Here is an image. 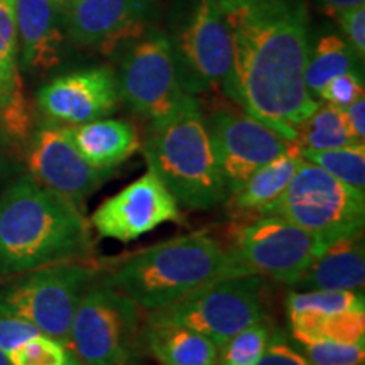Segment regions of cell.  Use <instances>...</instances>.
Segmentation results:
<instances>
[{"label":"cell","mask_w":365,"mask_h":365,"mask_svg":"<svg viewBox=\"0 0 365 365\" xmlns=\"http://www.w3.org/2000/svg\"><path fill=\"white\" fill-rule=\"evenodd\" d=\"M227 27L242 110L289 143L317 110L304 85L309 16L303 0H215Z\"/></svg>","instance_id":"6da1fadb"},{"label":"cell","mask_w":365,"mask_h":365,"mask_svg":"<svg viewBox=\"0 0 365 365\" xmlns=\"http://www.w3.org/2000/svg\"><path fill=\"white\" fill-rule=\"evenodd\" d=\"M93 254L91 225L66 196L22 175L0 193V281Z\"/></svg>","instance_id":"7a4b0ae2"},{"label":"cell","mask_w":365,"mask_h":365,"mask_svg":"<svg viewBox=\"0 0 365 365\" xmlns=\"http://www.w3.org/2000/svg\"><path fill=\"white\" fill-rule=\"evenodd\" d=\"M249 274L210 232L188 235L137 250L112 269L102 282L148 312L166 308L200 287Z\"/></svg>","instance_id":"3957f363"},{"label":"cell","mask_w":365,"mask_h":365,"mask_svg":"<svg viewBox=\"0 0 365 365\" xmlns=\"http://www.w3.org/2000/svg\"><path fill=\"white\" fill-rule=\"evenodd\" d=\"M143 149L148 170L163 181L182 208L207 212L223 203L212 139L193 95L175 117L154 127Z\"/></svg>","instance_id":"277c9868"},{"label":"cell","mask_w":365,"mask_h":365,"mask_svg":"<svg viewBox=\"0 0 365 365\" xmlns=\"http://www.w3.org/2000/svg\"><path fill=\"white\" fill-rule=\"evenodd\" d=\"M178 80L190 95L218 91L239 105L234 58L215 0H190L168 36Z\"/></svg>","instance_id":"5b68a950"},{"label":"cell","mask_w":365,"mask_h":365,"mask_svg":"<svg viewBox=\"0 0 365 365\" xmlns=\"http://www.w3.org/2000/svg\"><path fill=\"white\" fill-rule=\"evenodd\" d=\"M100 276L88 262H65L16 276L0 287V313L27 319L46 336L70 346L81 296Z\"/></svg>","instance_id":"8992f818"},{"label":"cell","mask_w":365,"mask_h":365,"mask_svg":"<svg viewBox=\"0 0 365 365\" xmlns=\"http://www.w3.org/2000/svg\"><path fill=\"white\" fill-rule=\"evenodd\" d=\"M262 215L279 217L333 244L364 230L365 193L303 159L284 193Z\"/></svg>","instance_id":"52a82bcc"},{"label":"cell","mask_w":365,"mask_h":365,"mask_svg":"<svg viewBox=\"0 0 365 365\" xmlns=\"http://www.w3.org/2000/svg\"><path fill=\"white\" fill-rule=\"evenodd\" d=\"M266 279L254 274L232 276L149 312L148 323H173L208 336L222 349L235 333L266 317Z\"/></svg>","instance_id":"ba28073f"},{"label":"cell","mask_w":365,"mask_h":365,"mask_svg":"<svg viewBox=\"0 0 365 365\" xmlns=\"http://www.w3.org/2000/svg\"><path fill=\"white\" fill-rule=\"evenodd\" d=\"M228 250L249 274L293 286L330 242L276 215L234 220Z\"/></svg>","instance_id":"9c48e42d"},{"label":"cell","mask_w":365,"mask_h":365,"mask_svg":"<svg viewBox=\"0 0 365 365\" xmlns=\"http://www.w3.org/2000/svg\"><path fill=\"white\" fill-rule=\"evenodd\" d=\"M140 327L139 307L110 286L91 284L70 328V346L83 365H124Z\"/></svg>","instance_id":"30bf717a"},{"label":"cell","mask_w":365,"mask_h":365,"mask_svg":"<svg viewBox=\"0 0 365 365\" xmlns=\"http://www.w3.org/2000/svg\"><path fill=\"white\" fill-rule=\"evenodd\" d=\"M120 98L154 127L175 117L191 95L178 80L168 34L150 29L125 54L118 76Z\"/></svg>","instance_id":"8fae6325"},{"label":"cell","mask_w":365,"mask_h":365,"mask_svg":"<svg viewBox=\"0 0 365 365\" xmlns=\"http://www.w3.org/2000/svg\"><path fill=\"white\" fill-rule=\"evenodd\" d=\"M205 124L212 139L225 200L259 168L294 144L244 110H217Z\"/></svg>","instance_id":"7c38bea8"},{"label":"cell","mask_w":365,"mask_h":365,"mask_svg":"<svg viewBox=\"0 0 365 365\" xmlns=\"http://www.w3.org/2000/svg\"><path fill=\"white\" fill-rule=\"evenodd\" d=\"M27 170L39 185L66 196L83 208L86 200L113 175L98 170L83 158L73 140L70 125H44L31 137Z\"/></svg>","instance_id":"4fadbf2b"},{"label":"cell","mask_w":365,"mask_h":365,"mask_svg":"<svg viewBox=\"0 0 365 365\" xmlns=\"http://www.w3.org/2000/svg\"><path fill=\"white\" fill-rule=\"evenodd\" d=\"M170 222H181L180 205L150 170L105 200L90 217V225L98 237L122 244L134 242Z\"/></svg>","instance_id":"5bb4252c"},{"label":"cell","mask_w":365,"mask_h":365,"mask_svg":"<svg viewBox=\"0 0 365 365\" xmlns=\"http://www.w3.org/2000/svg\"><path fill=\"white\" fill-rule=\"evenodd\" d=\"M156 17L150 0H76L63 11L73 44L110 54L125 41L139 39Z\"/></svg>","instance_id":"9a60e30c"},{"label":"cell","mask_w":365,"mask_h":365,"mask_svg":"<svg viewBox=\"0 0 365 365\" xmlns=\"http://www.w3.org/2000/svg\"><path fill=\"white\" fill-rule=\"evenodd\" d=\"M120 100L118 76L105 66L58 76L38 91L41 110L66 125H81L112 115Z\"/></svg>","instance_id":"2e32d148"},{"label":"cell","mask_w":365,"mask_h":365,"mask_svg":"<svg viewBox=\"0 0 365 365\" xmlns=\"http://www.w3.org/2000/svg\"><path fill=\"white\" fill-rule=\"evenodd\" d=\"M14 12L22 68L29 73L51 71L63 59V11L54 0H16Z\"/></svg>","instance_id":"e0dca14e"},{"label":"cell","mask_w":365,"mask_h":365,"mask_svg":"<svg viewBox=\"0 0 365 365\" xmlns=\"http://www.w3.org/2000/svg\"><path fill=\"white\" fill-rule=\"evenodd\" d=\"M16 0H0V130L12 140H26L31 132V112L24 95L16 31Z\"/></svg>","instance_id":"ac0fdd59"},{"label":"cell","mask_w":365,"mask_h":365,"mask_svg":"<svg viewBox=\"0 0 365 365\" xmlns=\"http://www.w3.org/2000/svg\"><path fill=\"white\" fill-rule=\"evenodd\" d=\"M365 284L364 234L335 240L299 276L293 287L299 291H362Z\"/></svg>","instance_id":"d6986e66"},{"label":"cell","mask_w":365,"mask_h":365,"mask_svg":"<svg viewBox=\"0 0 365 365\" xmlns=\"http://www.w3.org/2000/svg\"><path fill=\"white\" fill-rule=\"evenodd\" d=\"M301 161L303 156L299 148L293 144L281 156L259 168L235 193L223 202L228 215L234 220L262 215L284 193Z\"/></svg>","instance_id":"ffe728a7"},{"label":"cell","mask_w":365,"mask_h":365,"mask_svg":"<svg viewBox=\"0 0 365 365\" xmlns=\"http://www.w3.org/2000/svg\"><path fill=\"white\" fill-rule=\"evenodd\" d=\"M76 148L91 166L115 170L140 149L135 127L120 118H98L81 125H70Z\"/></svg>","instance_id":"44dd1931"},{"label":"cell","mask_w":365,"mask_h":365,"mask_svg":"<svg viewBox=\"0 0 365 365\" xmlns=\"http://www.w3.org/2000/svg\"><path fill=\"white\" fill-rule=\"evenodd\" d=\"M144 340L161 365H218V346L188 327L148 323Z\"/></svg>","instance_id":"7402d4cb"},{"label":"cell","mask_w":365,"mask_h":365,"mask_svg":"<svg viewBox=\"0 0 365 365\" xmlns=\"http://www.w3.org/2000/svg\"><path fill=\"white\" fill-rule=\"evenodd\" d=\"M350 309L365 312L362 291H291L286 298L293 340L308 339L319 319Z\"/></svg>","instance_id":"603a6c76"},{"label":"cell","mask_w":365,"mask_h":365,"mask_svg":"<svg viewBox=\"0 0 365 365\" xmlns=\"http://www.w3.org/2000/svg\"><path fill=\"white\" fill-rule=\"evenodd\" d=\"M359 59L357 53L344 38L336 34L322 36L314 48L309 49L304 70V85L309 95L318 98L319 91L333 78L344 73H359Z\"/></svg>","instance_id":"cb8c5ba5"},{"label":"cell","mask_w":365,"mask_h":365,"mask_svg":"<svg viewBox=\"0 0 365 365\" xmlns=\"http://www.w3.org/2000/svg\"><path fill=\"white\" fill-rule=\"evenodd\" d=\"M294 144L299 149H339L362 144L350 132L345 112L335 105L319 102L318 108L296 129Z\"/></svg>","instance_id":"d4e9b609"},{"label":"cell","mask_w":365,"mask_h":365,"mask_svg":"<svg viewBox=\"0 0 365 365\" xmlns=\"http://www.w3.org/2000/svg\"><path fill=\"white\" fill-rule=\"evenodd\" d=\"M301 156L307 161L330 173L336 180L355 190L365 191V145H349L339 149H299Z\"/></svg>","instance_id":"484cf974"},{"label":"cell","mask_w":365,"mask_h":365,"mask_svg":"<svg viewBox=\"0 0 365 365\" xmlns=\"http://www.w3.org/2000/svg\"><path fill=\"white\" fill-rule=\"evenodd\" d=\"M274 328L264 317L244 330L235 333L222 349H218L220 365H257L266 352Z\"/></svg>","instance_id":"4316f807"},{"label":"cell","mask_w":365,"mask_h":365,"mask_svg":"<svg viewBox=\"0 0 365 365\" xmlns=\"http://www.w3.org/2000/svg\"><path fill=\"white\" fill-rule=\"evenodd\" d=\"M7 357L12 365H83L71 346L43 333L17 346Z\"/></svg>","instance_id":"83f0119b"},{"label":"cell","mask_w":365,"mask_h":365,"mask_svg":"<svg viewBox=\"0 0 365 365\" xmlns=\"http://www.w3.org/2000/svg\"><path fill=\"white\" fill-rule=\"evenodd\" d=\"M308 339H327L340 341V344L365 345V312L350 309V312L335 313L319 319Z\"/></svg>","instance_id":"f1b7e54d"},{"label":"cell","mask_w":365,"mask_h":365,"mask_svg":"<svg viewBox=\"0 0 365 365\" xmlns=\"http://www.w3.org/2000/svg\"><path fill=\"white\" fill-rule=\"evenodd\" d=\"M312 365H362L365 345L340 344L327 339H308L296 341Z\"/></svg>","instance_id":"f546056e"},{"label":"cell","mask_w":365,"mask_h":365,"mask_svg":"<svg viewBox=\"0 0 365 365\" xmlns=\"http://www.w3.org/2000/svg\"><path fill=\"white\" fill-rule=\"evenodd\" d=\"M364 97V81L359 73H344L333 78L325 88L319 91L318 100L345 110L350 103Z\"/></svg>","instance_id":"4dcf8cb0"},{"label":"cell","mask_w":365,"mask_h":365,"mask_svg":"<svg viewBox=\"0 0 365 365\" xmlns=\"http://www.w3.org/2000/svg\"><path fill=\"white\" fill-rule=\"evenodd\" d=\"M38 335L41 331L27 319L0 313V350L6 355Z\"/></svg>","instance_id":"1f68e13d"},{"label":"cell","mask_w":365,"mask_h":365,"mask_svg":"<svg viewBox=\"0 0 365 365\" xmlns=\"http://www.w3.org/2000/svg\"><path fill=\"white\" fill-rule=\"evenodd\" d=\"M257 365H312L296 346L287 341L281 331L274 330L266 352Z\"/></svg>","instance_id":"d6a6232c"},{"label":"cell","mask_w":365,"mask_h":365,"mask_svg":"<svg viewBox=\"0 0 365 365\" xmlns=\"http://www.w3.org/2000/svg\"><path fill=\"white\" fill-rule=\"evenodd\" d=\"M339 17L341 29L346 36V43L352 46L360 59L365 56V7H355L341 12Z\"/></svg>","instance_id":"836d02e7"},{"label":"cell","mask_w":365,"mask_h":365,"mask_svg":"<svg viewBox=\"0 0 365 365\" xmlns=\"http://www.w3.org/2000/svg\"><path fill=\"white\" fill-rule=\"evenodd\" d=\"M344 112L346 117V124H349L352 135L359 140V143L364 144V140H365V98L364 97L357 98L354 103H350Z\"/></svg>","instance_id":"e575fe53"},{"label":"cell","mask_w":365,"mask_h":365,"mask_svg":"<svg viewBox=\"0 0 365 365\" xmlns=\"http://www.w3.org/2000/svg\"><path fill=\"white\" fill-rule=\"evenodd\" d=\"M325 9L333 16H340L341 12L350 11V9L364 6L365 0H319Z\"/></svg>","instance_id":"d590c367"},{"label":"cell","mask_w":365,"mask_h":365,"mask_svg":"<svg viewBox=\"0 0 365 365\" xmlns=\"http://www.w3.org/2000/svg\"><path fill=\"white\" fill-rule=\"evenodd\" d=\"M7 173H9V164H7L6 159L0 156V182L6 180Z\"/></svg>","instance_id":"8d00e7d4"},{"label":"cell","mask_w":365,"mask_h":365,"mask_svg":"<svg viewBox=\"0 0 365 365\" xmlns=\"http://www.w3.org/2000/svg\"><path fill=\"white\" fill-rule=\"evenodd\" d=\"M54 2L58 4V7L61 9V11H65L68 6H71V4L76 2V0H54Z\"/></svg>","instance_id":"74e56055"},{"label":"cell","mask_w":365,"mask_h":365,"mask_svg":"<svg viewBox=\"0 0 365 365\" xmlns=\"http://www.w3.org/2000/svg\"><path fill=\"white\" fill-rule=\"evenodd\" d=\"M0 365H12L11 360H9V357L2 352V350H0Z\"/></svg>","instance_id":"f35d334b"},{"label":"cell","mask_w":365,"mask_h":365,"mask_svg":"<svg viewBox=\"0 0 365 365\" xmlns=\"http://www.w3.org/2000/svg\"><path fill=\"white\" fill-rule=\"evenodd\" d=\"M362 365H364V364H362Z\"/></svg>","instance_id":"ab89813d"}]
</instances>
